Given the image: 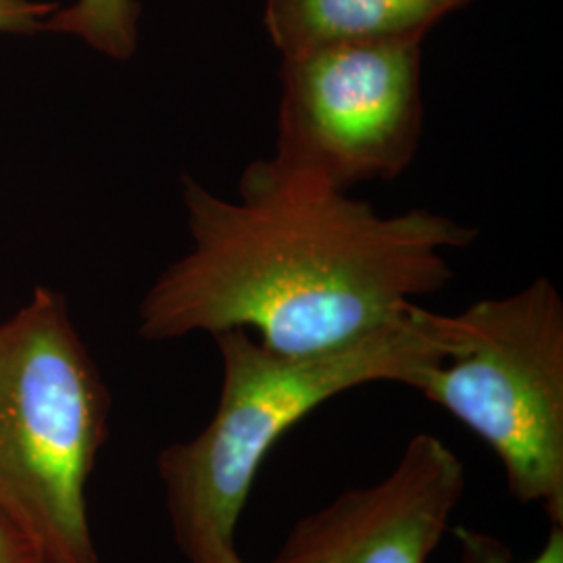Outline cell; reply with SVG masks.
<instances>
[{"label":"cell","instance_id":"obj_7","mask_svg":"<svg viewBox=\"0 0 563 563\" xmlns=\"http://www.w3.org/2000/svg\"><path fill=\"white\" fill-rule=\"evenodd\" d=\"M467 0H265L282 57L342 42L422 38Z\"/></svg>","mask_w":563,"mask_h":563},{"label":"cell","instance_id":"obj_2","mask_svg":"<svg viewBox=\"0 0 563 563\" xmlns=\"http://www.w3.org/2000/svg\"><path fill=\"white\" fill-rule=\"evenodd\" d=\"M222 357L220 401L209 423L165 446L157 470L167 516L188 563L239 555L236 528L265 455L311 411L363 384L399 383L455 351V320L413 305L362 339L284 355L246 330L213 336Z\"/></svg>","mask_w":563,"mask_h":563},{"label":"cell","instance_id":"obj_9","mask_svg":"<svg viewBox=\"0 0 563 563\" xmlns=\"http://www.w3.org/2000/svg\"><path fill=\"white\" fill-rule=\"evenodd\" d=\"M457 541L460 563H563V526H551L541 553L528 562H516L507 544L472 528H457Z\"/></svg>","mask_w":563,"mask_h":563},{"label":"cell","instance_id":"obj_8","mask_svg":"<svg viewBox=\"0 0 563 563\" xmlns=\"http://www.w3.org/2000/svg\"><path fill=\"white\" fill-rule=\"evenodd\" d=\"M139 13L136 0H76L55 11L44 27L74 34L107 57L125 60L136 51Z\"/></svg>","mask_w":563,"mask_h":563},{"label":"cell","instance_id":"obj_12","mask_svg":"<svg viewBox=\"0 0 563 563\" xmlns=\"http://www.w3.org/2000/svg\"><path fill=\"white\" fill-rule=\"evenodd\" d=\"M225 563H244V562H242L241 555H234V558H232V560H228V562H225Z\"/></svg>","mask_w":563,"mask_h":563},{"label":"cell","instance_id":"obj_6","mask_svg":"<svg viewBox=\"0 0 563 563\" xmlns=\"http://www.w3.org/2000/svg\"><path fill=\"white\" fill-rule=\"evenodd\" d=\"M465 488L463 463L434 434H416L380 483L305 516L272 563H428Z\"/></svg>","mask_w":563,"mask_h":563},{"label":"cell","instance_id":"obj_10","mask_svg":"<svg viewBox=\"0 0 563 563\" xmlns=\"http://www.w3.org/2000/svg\"><path fill=\"white\" fill-rule=\"evenodd\" d=\"M53 13L55 4L46 0H0V32H38Z\"/></svg>","mask_w":563,"mask_h":563},{"label":"cell","instance_id":"obj_5","mask_svg":"<svg viewBox=\"0 0 563 563\" xmlns=\"http://www.w3.org/2000/svg\"><path fill=\"white\" fill-rule=\"evenodd\" d=\"M278 142L267 172L346 192L395 180L423 132L422 38L342 42L282 57Z\"/></svg>","mask_w":563,"mask_h":563},{"label":"cell","instance_id":"obj_11","mask_svg":"<svg viewBox=\"0 0 563 563\" xmlns=\"http://www.w3.org/2000/svg\"><path fill=\"white\" fill-rule=\"evenodd\" d=\"M0 563H41L32 543L0 514Z\"/></svg>","mask_w":563,"mask_h":563},{"label":"cell","instance_id":"obj_1","mask_svg":"<svg viewBox=\"0 0 563 563\" xmlns=\"http://www.w3.org/2000/svg\"><path fill=\"white\" fill-rule=\"evenodd\" d=\"M192 251L141 305V336L257 332L263 346L307 355L399 320L453 278L446 253L476 230L428 209L384 218L346 192L282 180L253 162L239 201L184 178Z\"/></svg>","mask_w":563,"mask_h":563},{"label":"cell","instance_id":"obj_3","mask_svg":"<svg viewBox=\"0 0 563 563\" xmlns=\"http://www.w3.org/2000/svg\"><path fill=\"white\" fill-rule=\"evenodd\" d=\"M109 393L59 295L38 288L0 323V514L41 563H99L86 486Z\"/></svg>","mask_w":563,"mask_h":563},{"label":"cell","instance_id":"obj_4","mask_svg":"<svg viewBox=\"0 0 563 563\" xmlns=\"http://www.w3.org/2000/svg\"><path fill=\"white\" fill-rule=\"evenodd\" d=\"M455 351L405 386L488 444L516 501L541 505L563 526V301L549 278L470 305Z\"/></svg>","mask_w":563,"mask_h":563}]
</instances>
